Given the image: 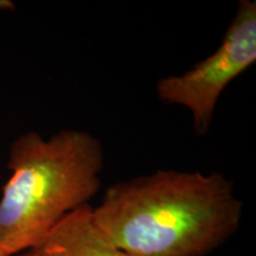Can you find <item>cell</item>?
I'll return each instance as SVG.
<instances>
[{
    "mask_svg": "<svg viewBox=\"0 0 256 256\" xmlns=\"http://www.w3.org/2000/svg\"><path fill=\"white\" fill-rule=\"evenodd\" d=\"M242 216L226 176L174 170L112 185L92 208L98 229L130 256H208L238 232Z\"/></svg>",
    "mask_w": 256,
    "mask_h": 256,
    "instance_id": "1",
    "label": "cell"
},
{
    "mask_svg": "<svg viewBox=\"0 0 256 256\" xmlns=\"http://www.w3.org/2000/svg\"><path fill=\"white\" fill-rule=\"evenodd\" d=\"M104 164V146L87 130L69 128L49 138L28 130L14 139L0 197V250L14 256L36 249L96 196Z\"/></svg>",
    "mask_w": 256,
    "mask_h": 256,
    "instance_id": "2",
    "label": "cell"
},
{
    "mask_svg": "<svg viewBox=\"0 0 256 256\" xmlns=\"http://www.w3.org/2000/svg\"><path fill=\"white\" fill-rule=\"evenodd\" d=\"M255 60L256 2L242 0L215 52L180 75L160 78L156 94L165 104L186 108L194 133L206 136L222 92Z\"/></svg>",
    "mask_w": 256,
    "mask_h": 256,
    "instance_id": "3",
    "label": "cell"
},
{
    "mask_svg": "<svg viewBox=\"0 0 256 256\" xmlns=\"http://www.w3.org/2000/svg\"><path fill=\"white\" fill-rule=\"evenodd\" d=\"M32 252L34 256H130L98 229L90 204L68 214Z\"/></svg>",
    "mask_w": 256,
    "mask_h": 256,
    "instance_id": "4",
    "label": "cell"
},
{
    "mask_svg": "<svg viewBox=\"0 0 256 256\" xmlns=\"http://www.w3.org/2000/svg\"><path fill=\"white\" fill-rule=\"evenodd\" d=\"M14 4L10 0H0V11H5V10H14Z\"/></svg>",
    "mask_w": 256,
    "mask_h": 256,
    "instance_id": "5",
    "label": "cell"
},
{
    "mask_svg": "<svg viewBox=\"0 0 256 256\" xmlns=\"http://www.w3.org/2000/svg\"><path fill=\"white\" fill-rule=\"evenodd\" d=\"M18 256H34V252L30 250V252H23V254H19Z\"/></svg>",
    "mask_w": 256,
    "mask_h": 256,
    "instance_id": "6",
    "label": "cell"
},
{
    "mask_svg": "<svg viewBox=\"0 0 256 256\" xmlns=\"http://www.w3.org/2000/svg\"><path fill=\"white\" fill-rule=\"evenodd\" d=\"M0 256H8V254H5L4 252H2V250H0Z\"/></svg>",
    "mask_w": 256,
    "mask_h": 256,
    "instance_id": "7",
    "label": "cell"
}]
</instances>
